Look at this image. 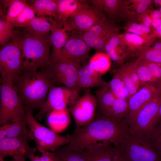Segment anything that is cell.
I'll list each match as a JSON object with an SVG mask.
<instances>
[{"label":"cell","mask_w":161,"mask_h":161,"mask_svg":"<svg viewBox=\"0 0 161 161\" xmlns=\"http://www.w3.org/2000/svg\"><path fill=\"white\" fill-rule=\"evenodd\" d=\"M28 136L19 137H5L0 140V159L17 156L26 159L34 154L36 148L30 147Z\"/></svg>","instance_id":"cell-14"},{"label":"cell","mask_w":161,"mask_h":161,"mask_svg":"<svg viewBox=\"0 0 161 161\" xmlns=\"http://www.w3.org/2000/svg\"><path fill=\"white\" fill-rule=\"evenodd\" d=\"M121 47L130 56L135 55L143 47L150 46L154 41L145 39L134 34L125 32L118 34Z\"/></svg>","instance_id":"cell-17"},{"label":"cell","mask_w":161,"mask_h":161,"mask_svg":"<svg viewBox=\"0 0 161 161\" xmlns=\"http://www.w3.org/2000/svg\"><path fill=\"white\" fill-rule=\"evenodd\" d=\"M118 34L114 35L108 40L104 46V51L115 63L120 66L130 55L120 44Z\"/></svg>","instance_id":"cell-20"},{"label":"cell","mask_w":161,"mask_h":161,"mask_svg":"<svg viewBox=\"0 0 161 161\" xmlns=\"http://www.w3.org/2000/svg\"><path fill=\"white\" fill-rule=\"evenodd\" d=\"M26 118L30 130L29 140L34 141L36 148L41 153L53 151L69 143L68 135H61L38 122L33 111L26 107Z\"/></svg>","instance_id":"cell-4"},{"label":"cell","mask_w":161,"mask_h":161,"mask_svg":"<svg viewBox=\"0 0 161 161\" xmlns=\"http://www.w3.org/2000/svg\"><path fill=\"white\" fill-rule=\"evenodd\" d=\"M134 63L140 85L143 86L148 82L155 81L143 61L137 59Z\"/></svg>","instance_id":"cell-36"},{"label":"cell","mask_w":161,"mask_h":161,"mask_svg":"<svg viewBox=\"0 0 161 161\" xmlns=\"http://www.w3.org/2000/svg\"><path fill=\"white\" fill-rule=\"evenodd\" d=\"M119 28L116 27L109 32L101 35L93 40L85 42L90 48H92L97 52H104V48L108 40L114 35L118 33Z\"/></svg>","instance_id":"cell-33"},{"label":"cell","mask_w":161,"mask_h":161,"mask_svg":"<svg viewBox=\"0 0 161 161\" xmlns=\"http://www.w3.org/2000/svg\"><path fill=\"white\" fill-rule=\"evenodd\" d=\"M40 157L35 156L34 154L30 156L29 158L30 160V161H39Z\"/></svg>","instance_id":"cell-52"},{"label":"cell","mask_w":161,"mask_h":161,"mask_svg":"<svg viewBox=\"0 0 161 161\" xmlns=\"http://www.w3.org/2000/svg\"><path fill=\"white\" fill-rule=\"evenodd\" d=\"M116 71L122 79L129 95V98L135 93L138 90L132 81L131 78L122 67L120 66Z\"/></svg>","instance_id":"cell-38"},{"label":"cell","mask_w":161,"mask_h":161,"mask_svg":"<svg viewBox=\"0 0 161 161\" xmlns=\"http://www.w3.org/2000/svg\"><path fill=\"white\" fill-rule=\"evenodd\" d=\"M107 84L116 98L127 100L129 98V92L122 79L116 71Z\"/></svg>","instance_id":"cell-30"},{"label":"cell","mask_w":161,"mask_h":161,"mask_svg":"<svg viewBox=\"0 0 161 161\" xmlns=\"http://www.w3.org/2000/svg\"><path fill=\"white\" fill-rule=\"evenodd\" d=\"M150 47L151 49L154 50L161 51V42H157L152 47L150 46Z\"/></svg>","instance_id":"cell-51"},{"label":"cell","mask_w":161,"mask_h":161,"mask_svg":"<svg viewBox=\"0 0 161 161\" xmlns=\"http://www.w3.org/2000/svg\"><path fill=\"white\" fill-rule=\"evenodd\" d=\"M155 88L146 83L129 99V111L125 119L129 126L134 123L140 111L157 94Z\"/></svg>","instance_id":"cell-15"},{"label":"cell","mask_w":161,"mask_h":161,"mask_svg":"<svg viewBox=\"0 0 161 161\" xmlns=\"http://www.w3.org/2000/svg\"><path fill=\"white\" fill-rule=\"evenodd\" d=\"M151 142L161 156V120H160L149 137Z\"/></svg>","instance_id":"cell-39"},{"label":"cell","mask_w":161,"mask_h":161,"mask_svg":"<svg viewBox=\"0 0 161 161\" xmlns=\"http://www.w3.org/2000/svg\"><path fill=\"white\" fill-rule=\"evenodd\" d=\"M161 24V18L153 19L152 20L151 28H152L154 30L158 27Z\"/></svg>","instance_id":"cell-50"},{"label":"cell","mask_w":161,"mask_h":161,"mask_svg":"<svg viewBox=\"0 0 161 161\" xmlns=\"http://www.w3.org/2000/svg\"><path fill=\"white\" fill-rule=\"evenodd\" d=\"M13 158L15 161H25V160L23 158L17 156H14Z\"/></svg>","instance_id":"cell-53"},{"label":"cell","mask_w":161,"mask_h":161,"mask_svg":"<svg viewBox=\"0 0 161 161\" xmlns=\"http://www.w3.org/2000/svg\"><path fill=\"white\" fill-rule=\"evenodd\" d=\"M157 95L138 113L129 127L130 131L149 137L160 119L159 112L161 100Z\"/></svg>","instance_id":"cell-9"},{"label":"cell","mask_w":161,"mask_h":161,"mask_svg":"<svg viewBox=\"0 0 161 161\" xmlns=\"http://www.w3.org/2000/svg\"><path fill=\"white\" fill-rule=\"evenodd\" d=\"M27 122L17 121L9 123L6 137H29L30 130L27 126Z\"/></svg>","instance_id":"cell-34"},{"label":"cell","mask_w":161,"mask_h":161,"mask_svg":"<svg viewBox=\"0 0 161 161\" xmlns=\"http://www.w3.org/2000/svg\"><path fill=\"white\" fill-rule=\"evenodd\" d=\"M121 144L131 161H161L149 138L129 130Z\"/></svg>","instance_id":"cell-7"},{"label":"cell","mask_w":161,"mask_h":161,"mask_svg":"<svg viewBox=\"0 0 161 161\" xmlns=\"http://www.w3.org/2000/svg\"><path fill=\"white\" fill-rule=\"evenodd\" d=\"M13 83L25 106L33 112L35 109H41L50 88L55 86L48 68L24 71Z\"/></svg>","instance_id":"cell-2"},{"label":"cell","mask_w":161,"mask_h":161,"mask_svg":"<svg viewBox=\"0 0 161 161\" xmlns=\"http://www.w3.org/2000/svg\"><path fill=\"white\" fill-rule=\"evenodd\" d=\"M123 28L126 32L132 33L141 37L148 40L154 41L155 39L153 38L150 34H147L144 33L136 29L131 28L125 26Z\"/></svg>","instance_id":"cell-45"},{"label":"cell","mask_w":161,"mask_h":161,"mask_svg":"<svg viewBox=\"0 0 161 161\" xmlns=\"http://www.w3.org/2000/svg\"><path fill=\"white\" fill-rule=\"evenodd\" d=\"M9 123L2 125L0 127V140L6 137L7 129L9 126Z\"/></svg>","instance_id":"cell-47"},{"label":"cell","mask_w":161,"mask_h":161,"mask_svg":"<svg viewBox=\"0 0 161 161\" xmlns=\"http://www.w3.org/2000/svg\"><path fill=\"white\" fill-rule=\"evenodd\" d=\"M149 10H147L140 14L137 17V21L139 22L140 24L151 28L152 19L149 13Z\"/></svg>","instance_id":"cell-43"},{"label":"cell","mask_w":161,"mask_h":161,"mask_svg":"<svg viewBox=\"0 0 161 161\" xmlns=\"http://www.w3.org/2000/svg\"><path fill=\"white\" fill-rule=\"evenodd\" d=\"M86 161H111L112 147L109 143L92 146L81 151Z\"/></svg>","instance_id":"cell-21"},{"label":"cell","mask_w":161,"mask_h":161,"mask_svg":"<svg viewBox=\"0 0 161 161\" xmlns=\"http://www.w3.org/2000/svg\"><path fill=\"white\" fill-rule=\"evenodd\" d=\"M109 22L103 13L92 6L88 5L75 15L69 18L63 24L68 31L76 30L80 32L85 31L98 24H105Z\"/></svg>","instance_id":"cell-12"},{"label":"cell","mask_w":161,"mask_h":161,"mask_svg":"<svg viewBox=\"0 0 161 161\" xmlns=\"http://www.w3.org/2000/svg\"><path fill=\"white\" fill-rule=\"evenodd\" d=\"M79 97L78 92L65 86H54L50 89L41 109L35 117L42 119L44 115L54 110H62L71 106Z\"/></svg>","instance_id":"cell-8"},{"label":"cell","mask_w":161,"mask_h":161,"mask_svg":"<svg viewBox=\"0 0 161 161\" xmlns=\"http://www.w3.org/2000/svg\"><path fill=\"white\" fill-rule=\"evenodd\" d=\"M120 66L129 75L136 86L138 89L140 84L134 66V61L124 64Z\"/></svg>","instance_id":"cell-41"},{"label":"cell","mask_w":161,"mask_h":161,"mask_svg":"<svg viewBox=\"0 0 161 161\" xmlns=\"http://www.w3.org/2000/svg\"><path fill=\"white\" fill-rule=\"evenodd\" d=\"M67 31L66 27L58 23L51 30L50 39L52 48L50 54L51 63L49 66L55 61L61 51L66 44L69 37L66 32Z\"/></svg>","instance_id":"cell-19"},{"label":"cell","mask_w":161,"mask_h":161,"mask_svg":"<svg viewBox=\"0 0 161 161\" xmlns=\"http://www.w3.org/2000/svg\"><path fill=\"white\" fill-rule=\"evenodd\" d=\"M0 161H15V160L13 159V160H10V161H4V159H0Z\"/></svg>","instance_id":"cell-56"},{"label":"cell","mask_w":161,"mask_h":161,"mask_svg":"<svg viewBox=\"0 0 161 161\" xmlns=\"http://www.w3.org/2000/svg\"><path fill=\"white\" fill-rule=\"evenodd\" d=\"M122 0H103V9L111 18H114L120 15Z\"/></svg>","instance_id":"cell-37"},{"label":"cell","mask_w":161,"mask_h":161,"mask_svg":"<svg viewBox=\"0 0 161 161\" xmlns=\"http://www.w3.org/2000/svg\"><path fill=\"white\" fill-rule=\"evenodd\" d=\"M129 126L126 120L117 121L96 115L89 124L75 129L68 135L72 148L81 151L89 147L101 143H121L128 131Z\"/></svg>","instance_id":"cell-1"},{"label":"cell","mask_w":161,"mask_h":161,"mask_svg":"<svg viewBox=\"0 0 161 161\" xmlns=\"http://www.w3.org/2000/svg\"><path fill=\"white\" fill-rule=\"evenodd\" d=\"M135 56L138 59L161 64V51L152 49L150 46L143 48Z\"/></svg>","instance_id":"cell-35"},{"label":"cell","mask_w":161,"mask_h":161,"mask_svg":"<svg viewBox=\"0 0 161 161\" xmlns=\"http://www.w3.org/2000/svg\"><path fill=\"white\" fill-rule=\"evenodd\" d=\"M88 5L85 1L79 0H58L56 18L57 23L63 26L70 18L73 16Z\"/></svg>","instance_id":"cell-16"},{"label":"cell","mask_w":161,"mask_h":161,"mask_svg":"<svg viewBox=\"0 0 161 161\" xmlns=\"http://www.w3.org/2000/svg\"><path fill=\"white\" fill-rule=\"evenodd\" d=\"M115 27H116L109 22L105 24L95 25L85 31L81 32L79 34V37L85 42L93 40Z\"/></svg>","instance_id":"cell-31"},{"label":"cell","mask_w":161,"mask_h":161,"mask_svg":"<svg viewBox=\"0 0 161 161\" xmlns=\"http://www.w3.org/2000/svg\"><path fill=\"white\" fill-rule=\"evenodd\" d=\"M22 36L21 61L24 71H36L49 67L52 45L49 34L30 33Z\"/></svg>","instance_id":"cell-3"},{"label":"cell","mask_w":161,"mask_h":161,"mask_svg":"<svg viewBox=\"0 0 161 161\" xmlns=\"http://www.w3.org/2000/svg\"><path fill=\"white\" fill-rule=\"evenodd\" d=\"M58 0H31L28 1L34 10L37 17L48 15L56 18L58 14Z\"/></svg>","instance_id":"cell-24"},{"label":"cell","mask_w":161,"mask_h":161,"mask_svg":"<svg viewBox=\"0 0 161 161\" xmlns=\"http://www.w3.org/2000/svg\"><path fill=\"white\" fill-rule=\"evenodd\" d=\"M97 107L95 95L89 90L68 108L75 120L76 129L89 124L94 119Z\"/></svg>","instance_id":"cell-11"},{"label":"cell","mask_w":161,"mask_h":161,"mask_svg":"<svg viewBox=\"0 0 161 161\" xmlns=\"http://www.w3.org/2000/svg\"><path fill=\"white\" fill-rule=\"evenodd\" d=\"M12 24L6 18V15H0V44L3 46L19 33L14 29Z\"/></svg>","instance_id":"cell-29"},{"label":"cell","mask_w":161,"mask_h":161,"mask_svg":"<svg viewBox=\"0 0 161 161\" xmlns=\"http://www.w3.org/2000/svg\"><path fill=\"white\" fill-rule=\"evenodd\" d=\"M160 6V9L159 10L161 14V4Z\"/></svg>","instance_id":"cell-57"},{"label":"cell","mask_w":161,"mask_h":161,"mask_svg":"<svg viewBox=\"0 0 161 161\" xmlns=\"http://www.w3.org/2000/svg\"><path fill=\"white\" fill-rule=\"evenodd\" d=\"M150 34L155 39L156 38L159 37L161 39V24L157 29L152 30Z\"/></svg>","instance_id":"cell-49"},{"label":"cell","mask_w":161,"mask_h":161,"mask_svg":"<svg viewBox=\"0 0 161 161\" xmlns=\"http://www.w3.org/2000/svg\"><path fill=\"white\" fill-rule=\"evenodd\" d=\"M35 15L33 7L28 4L21 12L11 23L14 27L25 28L36 17Z\"/></svg>","instance_id":"cell-32"},{"label":"cell","mask_w":161,"mask_h":161,"mask_svg":"<svg viewBox=\"0 0 161 161\" xmlns=\"http://www.w3.org/2000/svg\"><path fill=\"white\" fill-rule=\"evenodd\" d=\"M90 49L79 37H69L53 64L62 60H67L80 67L88 58Z\"/></svg>","instance_id":"cell-13"},{"label":"cell","mask_w":161,"mask_h":161,"mask_svg":"<svg viewBox=\"0 0 161 161\" xmlns=\"http://www.w3.org/2000/svg\"><path fill=\"white\" fill-rule=\"evenodd\" d=\"M126 27L136 29L144 33L150 34L152 30L150 27H145L142 24L135 22H128L125 25Z\"/></svg>","instance_id":"cell-44"},{"label":"cell","mask_w":161,"mask_h":161,"mask_svg":"<svg viewBox=\"0 0 161 161\" xmlns=\"http://www.w3.org/2000/svg\"><path fill=\"white\" fill-rule=\"evenodd\" d=\"M0 93V125L10 121L26 122V107L13 82L1 81Z\"/></svg>","instance_id":"cell-5"},{"label":"cell","mask_w":161,"mask_h":161,"mask_svg":"<svg viewBox=\"0 0 161 161\" xmlns=\"http://www.w3.org/2000/svg\"><path fill=\"white\" fill-rule=\"evenodd\" d=\"M0 2L4 7V11L5 12L6 9L7 8L6 18L11 22L21 12L28 4L25 0H0Z\"/></svg>","instance_id":"cell-27"},{"label":"cell","mask_w":161,"mask_h":161,"mask_svg":"<svg viewBox=\"0 0 161 161\" xmlns=\"http://www.w3.org/2000/svg\"><path fill=\"white\" fill-rule=\"evenodd\" d=\"M159 117L160 119L161 118V100L159 105Z\"/></svg>","instance_id":"cell-55"},{"label":"cell","mask_w":161,"mask_h":161,"mask_svg":"<svg viewBox=\"0 0 161 161\" xmlns=\"http://www.w3.org/2000/svg\"><path fill=\"white\" fill-rule=\"evenodd\" d=\"M22 36L20 33L1 48V81L13 83L23 72L21 61Z\"/></svg>","instance_id":"cell-6"},{"label":"cell","mask_w":161,"mask_h":161,"mask_svg":"<svg viewBox=\"0 0 161 161\" xmlns=\"http://www.w3.org/2000/svg\"><path fill=\"white\" fill-rule=\"evenodd\" d=\"M111 161H131L121 143L112 147Z\"/></svg>","instance_id":"cell-40"},{"label":"cell","mask_w":161,"mask_h":161,"mask_svg":"<svg viewBox=\"0 0 161 161\" xmlns=\"http://www.w3.org/2000/svg\"><path fill=\"white\" fill-rule=\"evenodd\" d=\"M143 61L148 67L155 81L160 79L161 78V64Z\"/></svg>","instance_id":"cell-42"},{"label":"cell","mask_w":161,"mask_h":161,"mask_svg":"<svg viewBox=\"0 0 161 161\" xmlns=\"http://www.w3.org/2000/svg\"><path fill=\"white\" fill-rule=\"evenodd\" d=\"M57 24L56 21L50 18L45 16H36L29 25L25 28L24 31L30 33L48 34Z\"/></svg>","instance_id":"cell-23"},{"label":"cell","mask_w":161,"mask_h":161,"mask_svg":"<svg viewBox=\"0 0 161 161\" xmlns=\"http://www.w3.org/2000/svg\"><path fill=\"white\" fill-rule=\"evenodd\" d=\"M154 3L156 4L160 5L161 4V0H153Z\"/></svg>","instance_id":"cell-54"},{"label":"cell","mask_w":161,"mask_h":161,"mask_svg":"<svg viewBox=\"0 0 161 161\" xmlns=\"http://www.w3.org/2000/svg\"><path fill=\"white\" fill-rule=\"evenodd\" d=\"M79 68L70 61L63 60L54 63L48 69L55 85L62 84L79 92L81 89L78 83V72Z\"/></svg>","instance_id":"cell-10"},{"label":"cell","mask_w":161,"mask_h":161,"mask_svg":"<svg viewBox=\"0 0 161 161\" xmlns=\"http://www.w3.org/2000/svg\"><path fill=\"white\" fill-rule=\"evenodd\" d=\"M149 11L152 19L161 18V14L159 10H151Z\"/></svg>","instance_id":"cell-48"},{"label":"cell","mask_w":161,"mask_h":161,"mask_svg":"<svg viewBox=\"0 0 161 161\" xmlns=\"http://www.w3.org/2000/svg\"><path fill=\"white\" fill-rule=\"evenodd\" d=\"M111 59L104 52H97L89 59V64L90 67L99 75L104 74L109 69Z\"/></svg>","instance_id":"cell-25"},{"label":"cell","mask_w":161,"mask_h":161,"mask_svg":"<svg viewBox=\"0 0 161 161\" xmlns=\"http://www.w3.org/2000/svg\"><path fill=\"white\" fill-rule=\"evenodd\" d=\"M52 152L58 161H86L81 151L72 148L68 144Z\"/></svg>","instance_id":"cell-28"},{"label":"cell","mask_w":161,"mask_h":161,"mask_svg":"<svg viewBox=\"0 0 161 161\" xmlns=\"http://www.w3.org/2000/svg\"><path fill=\"white\" fill-rule=\"evenodd\" d=\"M41 154L39 161H58L52 151H47Z\"/></svg>","instance_id":"cell-46"},{"label":"cell","mask_w":161,"mask_h":161,"mask_svg":"<svg viewBox=\"0 0 161 161\" xmlns=\"http://www.w3.org/2000/svg\"><path fill=\"white\" fill-rule=\"evenodd\" d=\"M78 83L82 88H92L102 87L107 83L88 64L82 65L78 72Z\"/></svg>","instance_id":"cell-18"},{"label":"cell","mask_w":161,"mask_h":161,"mask_svg":"<svg viewBox=\"0 0 161 161\" xmlns=\"http://www.w3.org/2000/svg\"><path fill=\"white\" fill-rule=\"evenodd\" d=\"M128 111L129 104L127 100L117 98L104 117L120 121L126 117Z\"/></svg>","instance_id":"cell-26"},{"label":"cell","mask_w":161,"mask_h":161,"mask_svg":"<svg viewBox=\"0 0 161 161\" xmlns=\"http://www.w3.org/2000/svg\"><path fill=\"white\" fill-rule=\"evenodd\" d=\"M95 96L97 100L96 115L104 117L117 98L107 83L96 91Z\"/></svg>","instance_id":"cell-22"}]
</instances>
